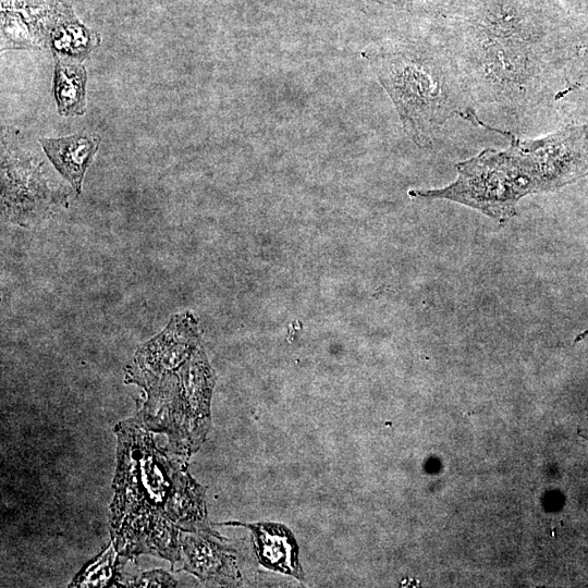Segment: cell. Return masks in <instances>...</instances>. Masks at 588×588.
Listing matches in <instances>:
<instances>
[{
  "mask_svg": "<svg viewBox=\"0 0 588 588\" xmlns=\"http://www.w3.org/2000/svg\"><path fill=\"white\" fill-rule=\"evenodd\" d=\"M215 381L191 313L174 315L125 367V382L145 392L137 415L150 430L166 436L171 451L184 460L200 448L210 429Z\"/></svg>",
  "mask_w": 588,
  "mask_h": 588,
  "instance_id": "obj_4",
  "label": "cell"
},
{
  "mask_svg": "<svg viewBox=\"0 0 588 588\" xmlns=\"http://www.w3.org/2000/svg\"><path fill=\"white\" fill-rule=\"evenodd\" d=\"M46 181L33 166L22 167L17 171L16 167L9 164L2 159V206L5 212H11V220L19 221L23 215L21 223L28 221V213L37 219V213L45 212L41 204L47 203Z\"/></svg>",
  "mask_w": 588,
  "mask_h": 588,
  "instance_id": "obj_8",
  "label": "cell"
},
{
  "mask_svg": "<svg viewBox=\"0 0 588 588\" xmlns=\"http://www.w3.org/2000/svg\"><path fill=\"white\" fill-rule=\"evenodd\" d=\"M209 526L187 532L182 540V568L201 581L221 586L241 585L235 551Z\"/></svg>",
  "mask_w": 588,
  "mask_h": 588,
  "instance_id": "obj_6",
  "label": "cell"
},
{
  "mask_svg": "<svg viewBox=\"0 0 588 588\" xmlns=\"http://www.w3.org/2000/svg\"><path fill=\"white\" fill-rule=\"evenodd\" d=\"M114 433L111 542L119 556L150 554L174 566L183 537L208 526L205 488L187 471V460L160 442L137 414L120 421Z\"/></svg>",
  "mask_w": 588,
  "mask_h": 588,
  "instance_id": "obj_2",
  "label": "cell"
},
{
  "mask_svg": "<svg viewBox=\"0 0 588 588\" xmlns=\"http://www.w3.org/2000/svg\"><path fill=\"white\" fill-rule=\"evenodd\" d=\"M510 146L486 148L458 162L456 179L441 188L412 189L411 197L455 201L505 223L527 195L553 192L588 175V131L578 124L539 138L504 132Z\"/></svg>",
  "mask_w": 588,
  "mask_h": 588,
  "instance_id": "obj_3",
  "label": "cell"
},
{
  "mask_svg": "<svg viewBox=\"0 0 588 588\" xmlns=\"http://www.w3.org/2000/svg\"><path fill=\"white\" fill-rule=\"evenodd\" d=\"M97 134L79 133L58 138H41L48 159L77 194L81 193L85 172L98 149Z\"/></svg>",
  "mask_w": 588,
  "mask_h": 588,
  "instance_id": "obj_9",
  "label": "cell"
},
{
  "mask_svg": "<svg viewBox=\"0 0 588 588\" xmlns=\"http://www.w3.org/2000/svg\"><path fill=\"white\" fill-rule=\"evenodd\" d=\"M432 28L500 134L555 107L579 36L554 0H450Z\"/></svg>",
  "mask_w": 588,
  "mask_h": 588,
  "instance_id": "obj_1",
  "label": "cell"
},
{
  "mask_svg": "<svg viewBox=\"0 0 588 588\" xmlns=\"http://www.w3.org/2000/svg\"><path fill=\"white\" fill-rule=\"evenodd\" d=\"M392 100L403 130L429 146L458 115L483 127L461 71L432 26L392 34L363 52Z\"/></svg>",
  "mask_w": 588,
  "mask_h": 588,
  "instance_id": "obj_5",
  "label": "cell"
},
{
  "mask_svg": "<svg viewBox=\"0 0 588 588\" xmlns=\"http://www.w3.org/2000/svg\"><path fill=\"white\" fill-rule=\"evenodd\" d=\"M49 45L57 58L82 61L99 44L98 35L82 25L66 5L51 25Z\"/></svg>",
  "mask_w": 588,
  "mask_h": 588,
  "instance_id": "obj_10",
  "label": "cell"
},
{
  "mask_svg": "<svg viewBox=\"0 0 588 588\" xmlns=\"http://www.w3.org/2000/svg\"><path fill=\"white\" fill-rule=\"evenodd\" d=\"M118 553L112 544L79 573L70 585L71 587H103L109 586L113 580L119 581L118 574Z\"/></svg>",
  "mask_w": 588,
  "mask_h": 588,
  "instance_id": "obj_12",
  "label": "cell"
},
{
  "mask_svg": "<svg viewBox=\"0 0 588 588\" xmlns=\"http://www.w3.org/2000/svg\"><path fill=\"white\" fill-rule=\"evenodd\" d=\"M127 586L135 587H174L176 581L163 571H150L142 574L137 579L131 581Z\"/></svg>",
  "mask_w": 588,
  "mask_h": 588,
  "instance_id": "obj_16",
  "label": "cell"
},
{
  "mask_svg": "<svg viewBox=\"0 0 588 588\" xmlns=\"http://www.w3.org/2000/svg\"><path fill=\"white\" fill-rule=\"evenodd\" d=\"M86 70L81 63L56 58L53 91L60 115H83L86 111Z\"/></svg>",
  "mask_w": 588,
  "mask_h": 588,
  "instance_id": "obj_11",
  "label": "cell"
},
{
  "mask_svg": "<svg viewBox=\"0 0 588 588\" xmlns=\"http://www.w3.org/2000/svg\"><path fill=\"white\" fill-rule=\"evenodd\" d=\"M587 333H588V330L585 331V332H583V333L578 336V339H583Z\"/></svg>",
  "mask_w": 588,
  "mask_h": 588,
  "instance_id": "obj_17",
  "label": "cell"
},
{
  "mask_svg": "<svg viewBox=\"0 0 588 588\" xmlns=\"http://www.w3.org/2000/svg\"><path fill=\"white\" fill-rule=\"evenodd\" d=\"M554 2L579 34L588 28V0H554Z\"/></svg>",
  "mask_w": 588,
  "mask_h": 588,
  "instance_id": "obj_15",
  "label": "cell"
},
{
  "mask_svg": "<svg viewBox=\"0 0 588 588\" xmlns=\"http://www.w3.org/2000/svg\"><path fill=\"white\" fill-rule=\"evenodd\" d=\"M588 86V28L579 34L565 89ZM564 89V90H565ZM563 91V90H562Z\"/></svg>",
  "mask_w": 588,
  "mask_h": 588,
  "instance_id": "obj_14",
  "label": "cell"
},
{
  "mask_svg": "<svg viewBox=\"0 0 588 588\" xmlns=\"http://www.w3.org/2000/svg\"><path fill=\"white\" fill-rule=\"evenodd\" d=\"M555 108L564 124L583 125L588 131V86L563 90L556 99Z\"/></svg>",
  "mask_w": 588,
  "mask_h": 588,
  "instance_id": "obj_13",
  "label": "cell"
},
{
  "mask_svg": "<svg viewBox=\"0 0 588 588\" xmlns=\"http://www.w3.org/2000/svg\"><path fill=\"white\" fill-rule=\"evenodd\" d=\"M216 525L242 526L249 529L260 565L304 581V572L298 559V544L285 525L241 522L217 523Z\"/></svg>",
  "mask_w": 588,
  "mask_h": 588,
  "instance_id": "obj_7",
  "label": "cell"
}]
</instances>
